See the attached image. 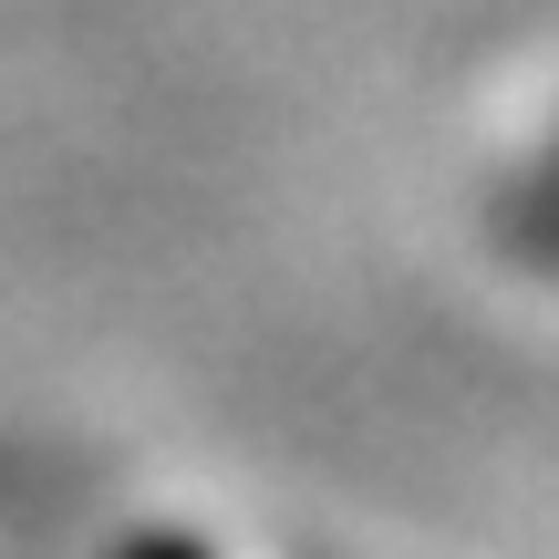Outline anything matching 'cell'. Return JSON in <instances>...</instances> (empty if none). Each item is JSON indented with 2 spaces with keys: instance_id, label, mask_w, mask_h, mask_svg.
Masks as SVG:
<instances>
[{
  "instance_id": "2",
  "label": "cell",
  "mask_w": 559,
  "mask_h": 559,
  "mask_svg": "<svg viewBox=\"0 0 559 559\" xmlns=\"http://www.w3.org/2000/svg\"><path fill=\"white\" fill-rule=\"evenodd\" d=\"M124 559H207V549H187V539H145V549H124Z\"/></svg>"
},
{
  "instance_id": "1",
  "label": "cell",
  "mask_w": 559,
  "mask_h": 559,
  "mask_svg": "<svg viewBox=\"0 0 559 559\" xmlns=\"http://www.w3.org/2000/svg\"><path fill=\"white\" fill-rule=\"evenodd\" d=\"M498 249L528 260V270H559V135L539 145V166L498 198Z\"/></svg>"
}]
</instances>
